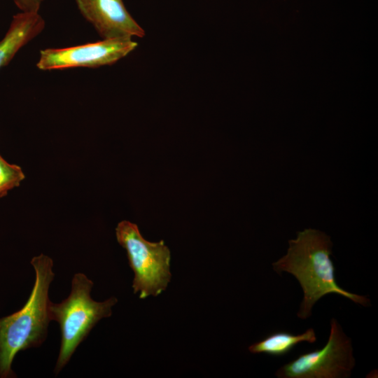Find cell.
Wrapping results in <instances>:
<instances>
[{
    "mask_svg": "<svg viewBox=\"0 0 378 378\" xmlns=\"http://www.w3.org/2000/svg\"><path fill=\"white\" fill-rule=\"evenodd\" d=\"M25 176L20 167L10 164L0 155V199L20 185Z\"/></svg>",
    "mask_w": 378,
    "mask_h": 378,
    "instance_id": "30bf717a",
    "label": "cell"
},
{
    "mask_svg": "<svg viewBox=\"0 0 378 378\" xmlns=\"http://www.w3.org/2000/svg\"><path fill=\"white\" fill-rule=\"evenodd\" d=\"M31 264L35 270L32 291L25 304L18 312L0 318V377H14L11 365L20 351L38 347L46 338L51 321L48 298L54 279L52 259L40 254Z\"/></svg>",
    "mask_w": 378,
    "mask_h": 378,
    "instance_id": "7a4b0ae2",
    "label": "cell"
},
{
    "mask_svg": "<svg viewBox=\"0 0 378 378\" xmlns=\"http://www.w3.org/2000/svg\"><path fill=\"white\" fill-rule=\"evenodd\" d=\"M75 1L80 14L103 39L145 36V31L131 16L122 0Z\"/></svg>",
    "mask_w": 378,
    "mask_h": 378,
    "instance_id": "52a82bcc",
    "label": "cell"
},
{
    "mask_svg": "<svg viewBox=\"0 0 378 378\" xmlns=\"http://www.w3.org/2000/svg\"><path fill=\"white\" fill-rule=\"evenodd\" d=\"M326 344L321 349L299 355L280 367L278 378H349L356 365L351 339L338 321L332 318Z\"/></svg>",
    "mask_w": 378,
    "mask_h": 378,
    "instance_id": "5b68a950",
    "label": "cell"
},
{
    "mask_svg": "<svg viewBox=\"0 0 378 378\" xmlns=\"http://www.w3.org/2000/svg\"><path fill=\"white\" fill-rule=\"evenodd\" d=\"M137 46L132 38H115L64 48H46L40 51L36 66L46 71L111 65Z\"/></svg>",
    "mask_w": 378,
    "mask_h": 378,
    "instance_id": "8992f818",
    "label": "cell"
},
{
    "mask_svg": "<svg viewBox=\"0 0 378 378\" xmlns=\"http://www.w3.org/2000/svg\"><path fill=\"white\" fill-rule=\"evenodd\" d=\"M332 248L328 234L319 230L307 228L298 232L297 237L288 241L286 253L272 264L277 274L289 273L299 282L303 292L297 312L300 319L309 318L315 304L331 293L340 295L365 307L371 306L367 296L349 292L337 284L330 258Z\"/></svg>",
    "mask_w": 378,
    "mask_h": 378,
    "instance_id": "6da1fadb",
    "label": "cell"
},
{
    "mask_svg": "<svg viewBox=\"0 0 378 378\" xmlns=\"http://www.w3.org/2000/svg\"><path fill=\"white\" fill-rule=\"evenodd\" d=\"M316 340V332L312 328L298 335L287 332H277L252 344L248 349L253 354H264L273 356H282L289 353L300 343L314 344Z\"/></svg>",
    "mask_w": 378,
    "mask_h": 378,
    "instance_id": "9c48e42d",
    "label": "cell"
},
{
    "mask_svg": "<svg viewBox=\"0 0 378 378\" xmlns=\"http://www.w3.org/2000/svg\"><path fill=\"white\" fill-rule=\"evenodd\" d=\"M93 282L83 273H76L71 281L69 295L59 303L50 302L51 320L59 325L62 340L54 369L57 375L69 361L78 346L87 337L93 327L103 318L111 316L115 297L103 302L92 299Z\"/></svg>",
    "mask_w": 378,
    "mask_h": 378,
    "instance_id": "3957f363",
    "label": "cell"
},
{
    "mask_svg": "<svg viewBox=\"0 0 378 378\" xmlns=\"http://www.w3.org/2000/svg\"><path fill=\"white\" fill-rule=\"evenodd\" d=\"M23 13H37L43 0H13Z\"/></svg>",
    "mask_w": 378,
    "mask_h": 378,
    "instance_id": "8fae6325",
    "label": "cell"
},
{
    "mask_svg": "<svg viewBox=\"0 0 378 378\" xmlns=\"http://www.w3.org/2000/svg\"><path fill=\"white\" fill-rule=\"evenodd\" d=\"M117 240L127 252L134 272V293L141 299L158 296L167 288L172 277L171 253L163 240L150 242L145 239L138 226L128 220L120 222L115 228Z\"/></svg>",
    "mask_w": 378,
    "mask_h": 378,
    "instance_id": "277c9868",
    "label": "cell"
},
{
    "mask_svg": "<svg viewBox=\"0 0 378 378\" xmlns=\"http://www.w3.org/2000/svg\"><path fill=\"white\" fill-rule=\"evenodd\" d=\"M44 27L45 21L38 13L22 12L13 15L9 29L0 41V69L7 65L18 51Z\"/></svg>",
    "mask_w": 378,
    "mask_h": 378,
    "instance_id": "ba28073f",
    "label": "cell"
}]
</instances>
